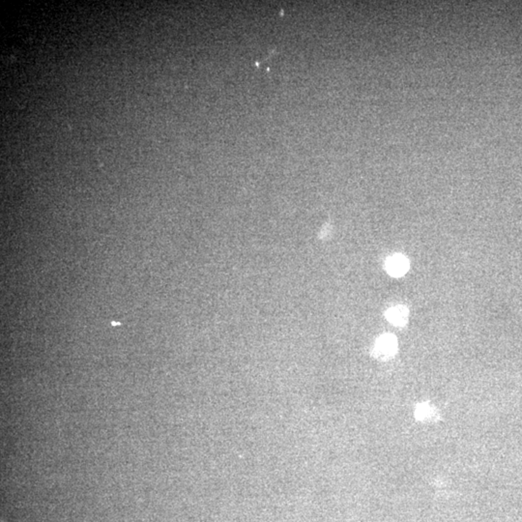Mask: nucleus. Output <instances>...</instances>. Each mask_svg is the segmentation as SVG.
<instances>
[{"mask_svg": "<svg viewBox=\"0 0 522 522\" xmlns=\"http://www.w3.org/2000/svg\"><path fill=\"white\" fill-rule=\"evenodd\" d=\"M398 350V340L394 335L386 334L381 336L375 343L373 355L380 360H388L395 356Z\"/></svg>", "mask_w": 522, "mask_h": 522, "instance_id": "nucleus-1", "label": "nucleus"}, {"mask_svg": "<svg viewBox=\"0 0 522 522\" xmlns=\"http://www.w3.org/2000/svg\"><path fill=\"white\" fill-rule=\"evenodd\" d=\"M409 269V262L404 255H393L386 262V270L392 277H402Z\"/></svg>", "mask_w": 522, "mask_h": 522, "instance_id": "nucleus-2", "label": "nucleus"}, {"mask_svg": "<svg viewBox=\"0 0 522 522\" xmlns=\"http://www.w3.org/2000/svg\"><path fill=\"white\" fill-rule=\"evenodd\" d=\"M387 319L396 326H404L409 318V311L404 306H397L391 308L386 313Z\"/></svg>", "mask_w": 522, "mask_h": 522, "instance_id": "nucleus-3", "label": "nucleus"}, {"mask_svg": "<svg viewBox=\"0 0 522 522\" xmlns=\"http://www.w3.org/2000/svg\"><path fill=\"white\" fill-rule=\"evenodd\" d=\"M416 415H417L419 419H431V417H433V410L430 406L428 405H421L417 409V412H416Z\"/></svg>", "mask_w": 522, "mask_h": 522, "instance_id": "nucleus-4", "label": "nucleus"}]
</instances>
